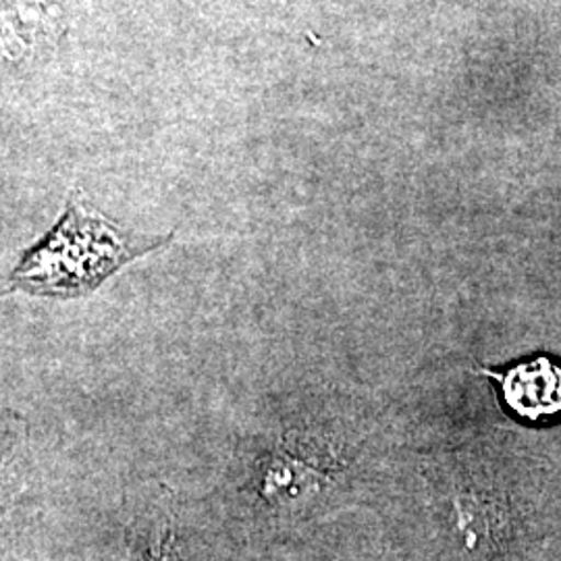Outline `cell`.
Masks as SVG:
<instances>
[{"label":"cell","instance_id":"obj_3","mask_svg":"<svg viewBox=\"0 0 561 561\" xmlns=\"http://www.w3.org/2000/svg\"><path fill=\"white\" fill-rule=\"evenodd\" d=\"M451 530L468 561H512L522 541L514 505L495 489L463 484L449 497Z\"/></svg>","mask_w":561,"mask_h":561},{"label":"cell","instance_id":"obj_2","mask_svg":"<svg viewBox=\"0 0 561 561\" xmlns=\"http://www.w3.org/2000/svg\"><path fill=\"white\" fill-rule=\"evenodd\" d=\"M241 463L248 491L268 507L317 500L352 468V445L333 424L306 421L279 426L252 443Z\"/></svg>","mask_w":561,"mask_h":561},{"label":"cell","instance_id":"obj_4","mask_svg":"<svg viewBox=\"0 0 561 561\" xmlns=\"http://www.w3.org/2000/svg\"><path fill=\"white\" fill-rule=\"evenodd\" d=\"M497 382L505 408L526 422H545L561 416V366L541 356L520 362L502 373L481 368Z\"/></svg>","mask_w":561,"mask_h":561},{"label":"cell","instance_id":"obj_1","mask_svg":"<svg viewBox=\"0 0 561 561\" xmlns=\"http://www.w3.org/2000/svg\"><path fill=\"white\" fill-rule=\"evenodd\" d=\"M171 241L173 233L140 236L123 229L76 190L55 227L21 256L7 279V291L57 300L83 298L129 262Z\"/></svg>","mask_w":561,"mask_h":561}]
</instances>
